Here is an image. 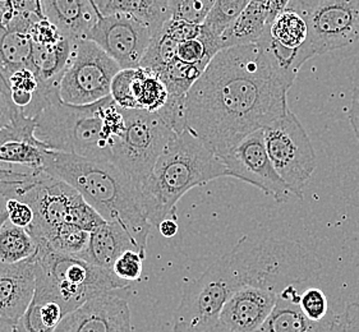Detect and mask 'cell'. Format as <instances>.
Masks as SVG:
<instances>
[{
    "label": "cell",
    "mask_w": 359,
    "mask_h": 332,
    "mask_svg": "<svg viewBox=\"0 0 359 332\" xmlns=\"http://www.w3.org/2000/svg\"><path fill=\"white\" fill-rule=\"evenodd\" d=\"M294 83L262 43L220 51L186 99V130L217 158L287 114Z\"/></svg>",
    "instance_id": "6da1fadb"
},
{
    "label": "cell",
    "mask_w": 359,
    "mask_h": 332,
    "mask_svg": "<svg viewBox=\"0 0 359 332\" xmlns=\"http://www.w3.org/2000/svg\"><path fill=\"white\" fill-rule=\"evenodd\" d=\"M320 268L316 256L297 242L243 235L229 253L186 286L172 332H208L217 325L224 305L245 285L281 293L313 279Z\"/></svg>",
    "instance_id": "7a4b0ae2"
},
{
    "label": "cell",
    "mask_w": 359,
    "mask_h": 332,
    "mask_svg": "<svg viewBox=\"0 0 359 332\" xmlns=\"http://www.w3.org/2000/svg\"><path fill=\"white\" fill-rule=\"evenodd\" d=\"M43 173L76 189L105 221L124 225L138 248L146 253L152 225L146 216L140 189L118 166L108 160L48 151Z\"/></svg>",
    "instance_id": "3957f363"
},
{
    "label": "cell",
    "mask_w": 359,
    "mask_h": 332,
    "mask_svg": "<svg viewBox=\"0 0 359 332\" xmlns=\"http://www.w3.org/2000/svg\"><path fill=\"white\" fill-rule=\"evenodd\" d=\"M34 120L35 137L49 151L88 159L108 160L124 130L123 109L111 96L86 106L65 104L55 96Z\"/></svg>",
    "instance_id": "277c9868"
},
{
    "label": "cell",
    "mask_w": 359,
    "mask_h": 332,
    "mask_svg": "<svg viewBox=\"0 0 359 332\" xmlns=\"http://www.w3.org/2000/svg\"><path fill=\"white\" fill-rule=\"evenodd\" d=\"M226 177L220 158L187 130L177 134L158 158L141 187V200L150 224L177 220V205L192 188Z\"/></svg>",
    "instance_id": "5b68a950"
},
{
    "label": "cell",
    "mask_w": 359,
    "mask_h": 332,
    "mask_svg": "<svg viewBox=\"0 0 359 332\" xmlns=\"http://www.w3.org/2000/svg\"><path fill=\"white\" fill-rule=\"evenodd\" d=\"M34 261L35 294L55 300L67 314L94 298L130 286L116 277L111 270L95 266L76 256L53 252L48 247L39 246Z\"/></svg>",
    "instance_id": "8992f818"
},
{
    "label": "cell",
    "mask_w": 359,
    "mask_h": 332,
    "mask_svg": "<svg viewBox=\"0 0 359 332\" xmlns=\"http://www.w3.org/2000/svg\"><path fill=\"white\" fill-rule=\"evenodd\" d=\"M124 130L109 151L108 161L128 175L141 192L158 158L177 133L156 113L126 110Z\"/></svg>",
    "instance_id": "52a82bcc"
},
{
    "label": "cell",
    "mask_w": 359,
    "mask_h": 332,
    "mask_svg": "<svg viewBox=\"0 0 359 332\" xmlns=\"http://www.w3.org/2000/svg\"><path fill=\"white\" fill-rule=\"evenodd\" d=\"M287 9L307 23L303 46L312 58L359 40V0H289Z\"/></svg>",
    "instance_id": "ba28073f"
},
{
    "label": "cell",
    "mask_w": 359,
    "mask_h": 332,
    "mask_svg": "<svg viewBox=\"0 0 359 332\" xmlns=\"http://www.w3.org/2000/svg\"><path fill=\"white\" fill-rule=\"evenodd\" d=\"M265 145L275 170L290 193L303 198V189L316 170V153L307 132L289 109L264 130Z\"/></svg>",
    "instance_id": "9c48e42d"
},
{
    "label": "cell",
    "mask_w": 359,
    "mask_h": 332,
    "mask_svg": "<svg viewBox=\"0 0 359 332\" xmlns=\"http://www.w3.org/2000/svg\"><path fill=\"white\" fill-rule=\"evenodd\" d=\"M121 67L96 43H74L72 57L59 87L62 102L86 106L111 96V83Z\"/></svg>",
    "instance_id": "30bf717a"
},
{
    "label": "cell",
    "mask_w": 359,
    "mask_h": 332,
    "mask_svg": "<svg viewBox=\"0 0 359 332\" xmlns=\"http://www.w3.org/2000/svg\"><path fill=\"white\" fill-rule=\"evenodd\" d=\"M79 197L71 186L41 172L27 184L15 188L9 198L31 206L35 217L27 230L37 243L60 225L69 224L71 211Z\"/></svg>",
    "instance_id": "8fae6325"
},
{
    "label": "cell",
    "mask_w": 359,
    "mask_h": 332,
    "mask_svg": "<svg viewBox=\"0 0 359 332\" xmlns=\"http://www.w3.org/2000/svg\"><path fill=\"white\" fill-rule=\"evenodd\" d=\"M226 177L237 178L271 195L278 203L287 202L292 195L275 170L266 150L264 130H256L222 158Z\"/></svg>",
    "instance_id": "7c38bea8"
},
{
    "label": "cell",
    "mask_w": 359,
    "mask_h": 332,
    "mask_svg": "<svg viewBox=\"0 0 359 332\" xmlns=\"http://www.w3.org/2000/svg\"><path fill=\"white\" fill-rule=\"evenodd\" d=\"M87 40L105 51L121 69L140 68L152 41V34L130 15H100Z\"/></svg>",
    "instance_id": "4fadbf2b"
},
{
    "label": "cell",
    "mask_w": 359,
    "mask_h": 332,
    "mask_svg": "<svg viewBox=\"0 0 359 332\" xmlns=\"http://www.w3.org/2000/svg\"><path fill=\"white\" fill-rule=\"evenodd\" d=\"M130 289L114 290L67 314L54 332H133Z\"/></svg>",
    "instance_id": "5bb4252c"
},
{
    "label": "cell",
    "mask_w": 359,
    "mask_h": 332,
    "mask_svg": "<svg viewBox=\"0 0 359 332\" xmlns=\"http://www.w3.org/2000/svg\"><path fill=\"white\" fill-rule=\"evenodd\" d=\"M279 294L261 285H245L224 305L217 324L233 332H256L273 312Z\"/></svg>",
    "instance_id": "9a60e30c"
},
{
    "label": "cell",
    "mask_w": 359,
    "mask_h": 332,
    "mask_svg": "<svg viewBox=\"0 0 359 332\" xmlns=\"http://www.w3.org/2000/svg\"><path fill=\"white\" fill-rule=\"evenodd\" d=\"M35 120L23 116L22 111L13 123L0 128V165L43 172L49 150L35 137Z\"/></svg>",
    "instance_id": "2e32d148"
},
{
    "label": "cell",
    "mask_w": 359,
    "mask_h": 332,
    "mask_svg": "<svg viewBox=\"0 0 359 332\" xmlns=\"http://www.w3.org/2000/svg\"><path fill=\"white\" fill-rule=\"evenodd\" d=\"M289 0H252L220 39L222 50L257 43L273 21L287 9Z\"/></svg>",
    "instance_id": "e0dca14e"
},
{
    "label": "cell",
    "mask_w": 359,
    "mask_h": 332,
    "mask_svg": "<svg viewBox=\"0 0 359 332\" xmlns=\"http://www.w3.org/2000/svg\"><path fill=\"white\" fill-rule=\"evenodd\" d=\"M36 285L35 261L0 262V318L18 322L32 300Z\"/></svg>",
    "instance_id": "ac0fdd59"
},
{
    "label": "cell",
    "mask_w": 359,
    "mask_h": 332,
    "mask_svg": "<svg viewBox=\"0 0 359 332\" xmlns=\"http://www.w3.org/2000/svg\"><path fill=\"white\" fill-rule=\"evenodd\" d=\"M41 8L45 18L73 43L87 40L100 18L94 0H41Z\"/></svg>",
    "instance_id": "d6986e66"
},
{
    "label": "cell",
    "mask_w": 359,
    "mask_h": 332,
    "mask_svg": "<svg viewBox=\"0 0 359 332\" xmlns=\"http://www.w3.org/2000/svg\"><path fill=\"white\" fill-rule=\"evenodd\" d=\"M299 300L301 294L295 285L285 288L265 324L256 332H329L335 314L331 313L323 322H312L304 316Z\"/></svg>",
    "instance_id": "ffe728a7"
},
{
    "label": "cell",
    "mask_w": 359,
    "mask_h": 332,
    "mask_svg": "<svg viewBox=\"0 0 359 332\" xmlns=\"http://www.w3.org/2000/svg\"><path fill=\"white\" fill-rule=\"evenodd\" d=\"M127 251H138V248L130 231L121 223H105L99 229L90 234L86 251L79 258L87 261L99 268L111 270L115 261ZM146 254V253H144Z\"/></svg>",
    "instance_id": "44dd1931"
},
{
    "label": "cell",
    "mask_w": 359,
    "mask_h": 332,
    "mask_svg": "<svg viewBox=\"0 0 359 332\" xmlns=\"http://www.w3.org/2000/svg\"><path fill=\"white\" fill-rule=\"evenodd\" d=\"M95 7L104 17L130 15L144 25L152 34L158 35L172 18L174 0H94Z\"/></svg>",
    "instance_id": "7402d4cb"
},
{
    "label": "cell",
    "mask_w": 359,
    "mask_h": 332,
    "mask_svg": "<svg viewBox=\"0 0 359 332\" xmlns=\"http://www.w3.org/2000/svg\"><path fill=\"white\" fill-rule=\"evenodd\" d=\"M34 43L29 32L17 29H0V69L6 80L21 69H32Z\"/></svg>",
    "instance_id": "603a6c76"
},
{
    "label": "cell",
    "mask_w": 359,
    "mask_h": 332,
    "mask_svg": "<svg viewBox=\"0 0 359 332\" xmlns=\"http://www.w3.org/2000/svg\"><path fill=\"white\" fill-rule=\"evenodd\" d=\"M67 312L60 304L34 293L29 308L17 325L15 332H54Z\"/></svg>",
    "instance_id": "cb8c5ba5"
},
{
    "label": "cell",
    "mask_w": 359,
    "mask_h": 332,
    "mask_svg": "<svg viewBox=\"0 0 359 332\" xmlns=\"http://www.w3.org/2000/svg\"><path fill=\"white\" fill-rule=\"evenodd\" d=\"M39 252V244L25 228L7 221L0 228V262L15 265L31 260Z\"/></svg>",
    "instance_id": "d4e9b609"
},
{
    "label": "cell",
    "mask_w": 359,
    "mask_h": 332,
    "mask_svg": "<svg viewBox=\"0 0 359 332\" xmlns=\"http://www.w3.org/2000/svg\"><path fill=\"white\" fill-rule=\"evenodd\" d=\"M270 36L287 49H299L309 37L307 23L298 13L285 9L271 25Z\"/></svg>",
    "instance_id": "484cf974"
},
{
    "label": "cell",
    "mask_w": 359,
    "mask_h": 332,
    "mask_svg": "<svg viewBox=\"0 0 359 332\" xmlns=\"http://www.w3.org/2000/svg\"><path fill=\"white\" fill-rule=\"evenodd\" d=\"M88 240L90 233L72 224H63L37 242V244L48 247L53 252L79 257L86 251Z\"/></svg>",
    "instance_id": "4316f807"
},
{
    "label": "cell",
    "mask_w": 359,
    "mask_h": 332,
    "mask_svg": "<svg viewBox=\"0 0 359 332\" xmlns=\"http://www.w3.org/2000/svg\"><path fill=\"white\" fill-rule=\"evenodd\" d=\"M205 68L200 65H191L183 63L178 58L174 59L158 76L164 82L169 96L187 99V95L194 83L200 80Z\"/></svg>",
    "instance_id": "83f0119b"
},
{
    "label": "cell",
    "mask_w": 359,
    "mask_h": 332,
    "mask_svg": "<svg viewBox=\"0 0 359 332\" xmlns=\"http://www.w3.org/2000/svg\"><path fill=\"white\" fill-rule=\"evenodd\" d=\"M169 92L158 74L140 67V78L137 83V109L158 113L168 102Z\"/></svg>",
    "instance_id": "f1b7e54d"
},
{
    "label": "cell",
    "mask_w": 359,
    "mask_h": 332,
    "mask_svg": "<svg viewBox=\"0 0 359 332\" xmlns=\"http://www.w3.org/2000/svg\"><path fill=\"white\" fill-rule=\"evenodd\" d=\"M248 0H215L202 29L210 36L220 40L224 32L229 29L241 13L248 6Z\"/></svg>",
    "instance_id": "f546056e"
},
{
    "label": "cell",
    "mask_w": 359,
    "mask_h": 332,
    "mask_svg": "<svg viewBox=\"0 0 359 332\" xmlns=\"http://www.w3.org/2000/svg\"><path fill=\"white\" fill-rule=\"evenodd\" d=\"M180 43L168 36L164 31L152 37L151 43L141 62V68L158 74L177 58Z\"/></svg>",
    "instance_id": "4dcf8cb0"
},
{
    "label": "cell",
    "mask_w": 359,
    "mask_h": 332,
    "mask_svg": "<svg viewBox=\"0 0 359 332\" xmlns=\"http://www.w3.org/2000/svg\"><path fill=\"white\" fill-rule=\"evenodd\" d=\"M140 78V68L123 69L115 76L111 83V99L118 106L126 110L137 109V83Z\"/></svg>",
    "instance_id": "1f68e13d"
},
{
    "label": "cell",
    "mask_w": 359,
    "mask_h": 332,
    "mask_svg": "<svg viewBox=\"0 0 359 332\" xmlns=\"http://www.w3.org/2000/svg\"><path fill=\"white\" fill-rule=\"evenodd\" d=\"M11 88V100L20 110L29 108L34 95L39 90V80L32 69H21L11 76L8 81Z\"/></svg>",
    "instance_id": "d6a6232c"
},
{
    "label": "cell",
    "mask_w": 359,
    "mask_h": 332,
    "mask_svg": "<svg viewBox=\"0 0 359 332\" xmlns=\"http://www.w3.org/2000/svg\"><path fill=\"white\" fill-rule=\"evenodd\" d=\"M214 4L215 0H174L172 20L202 26Z\"/></svg>",
    "instance_id": "836d02e7"
},
{
    "label": "cell",
    "mask_w": 359,
    "mask_h": 332,
    "mask_svg": "<svg viewBox=\"0 0 359 332\" xmlns=\"http://www.w3.org/2000/svg\"><path fill=\"white\" fill-rule=\"evenodd\" d=\"M299 305L304 316L312 322H323L332 312L329 308L327 296L320 288H309L301 294Z\"/></svg>",
    "instance_id": "e575fe53"
},
{
    "label": "cell",
    "mask_w": 359,
    "mask_h": 332,
    "mask_svg": "<svg viewBox=\"0 0 359 332\" xmlns=\"http://www.w3.org/2000/svg\"><path fill=\"white\" fill-rule=\"evenodd\" d=\"M146 254L138 251H127L115 261L111 271L123 282H138L144 272V261Z\"/></svg>",
    "instance_id": "d590c367"
},
{
    "label": "cell",
    "mask_w": 359,
    "mask_h": 332,
    "mask_svg": "<svg viewBox=\"0 0 359 332\" xmlns=\"http://www.w3.org/2000/svg\"><path fill=\"white\" fill-rule=\"evenodd\" d=\"M39 173L41 172L0 165V189L3 193H11L15 188L22 187L32 181Z\"/></svg>",
    "instance_id": "8d00e7d4"
},
{
    "label": "cell",
    "mask_w": 359,
    "mask_h": 332,
    "mask_svg": "<svg viewBox=\"0 0 359 332\" xmlns=\"http://www.w3.org/2000/svg\"><path fill=\"white\" fill-rule=\"evenodd\" d=\"M29 36L34 45L37 46H54L65 40L57 27L46 18H40L32 25L29 29Z\"/></svg>",
    "instance_id": "74e56055"
},
{
    "label": "cell",
    "mask_w": 359,
    "mask_h": 332,
    "mask_svg": "<svg viewBox=\"0 0 359 332\" xmlns=\"http://www.w3.org/2000/svg\"><path fill=\"white\" fill-rule=\"evenodd\" d=\"M6 211L8 212V221L15 226L29 229V225L34 223V211L29 205L21 200L7 198Z\"/></svg>",
    "instance_id": "f35d334b"
},
{
    "label": "cell",
    "mask_w": 359,
    "mask_h": 332,
    "mask_svg": "<svg viewBox=\"0 0 359 332\" xmlns=\"http://www.w3.org/2000/svg\"><path fill=\"white\" fill-rule=\"evenodd\" d=\"M329 332H359V303L348 304L341 314H335Z\"/></svg>",
    "instance_id": "ab89813d"
},
{
    "label": "cell",
    "mask_w": 359,
    "mask_h": 332,
    "mask_svg": "<svg viewBox=\"0 0 359 332\" xmlns=\"http://www.w3.org/2000/svg\"><path fill=\"white\" fill-rule=\"evenodd\" d=\"M166 35L172 37L177 43H184L189 40L198 39L201 35V26L191 25L184 21H177V20H170L165 25L163 29Z\"/></svg>",
    "instance_id": "60d3db41"
},
{
    "label": "cell",
    "mask_w": 359,
    "mask_h": 332,
    "mask_svg": "<svg viewBox=\"0 0 359 332\" xmlns=\"http://www.w3.org/2000/svg\"><path fill=\"white\" fill-rule=\"evenodd\" d=\"M21 116V110L15 106L12 100L0 92V128L8 127Z\"/></svg>",
    "instance_id": "b9f144b4"
},
{
    "label": "cell",
    "mask_w": 359,
    "mask_h": 332,
    "mask_svg": "<svg viewBox=\"0 0 359 332\" xmlns=\"http://www.w3.org/2000/svg\"><path fill=\"white\" fill-rule=\"evenodd\" d=\"M15 15V1L0 0V29H7Z\"/></svg>",
    "instance_id": "7bdbcfd3"
},
{
    "label": "cell",
    "mask_w": 359,
    "mask_h": 332,
    "mask_svg": "<svg viewBox=\"0 0 359 332\" xmlns=\"http://www.w3.org/2000/svg\"><path fill=\"white\" fill-rule=\"evenodd\" d=\"M349 120L354 130V134L359 141V87H355L353 92L352 102L349 109Z\"/></svg>",
    "instance_id": "ee69618b"
},
{
    "label": "cell",
    "mask_w": 359,
    "mask_h": 332,
    "mask_svg": "<svg viewBox=\"0 0 359 332\" xmlns=\"http://www.w3.org/2000/svg\"><path fill=\"white\" fill-rule=\"evenodd\" d=\"M178 229H180V226H178L177 220H172V219H166L161 224L158 225V231L165 238H172L178 233Z\"/></svg>",
    "instance_id": "f6af8a7d"
},
{
    "label": "cell",
    "mask_w": 359,
    "mask_h": 332,
    "mask_svg": "<svg viewBox=\"0 0 359 332\" xmlns=\"http://www.w3.org/2000/svg\"><path fill=\"white\" fill-rule=\"evenodd\" d=\"M15 321L0 318V332H15Z\"/></svg>",
    "instance_id": "bcb514c9"
},
{
    "label": "cell",
    "mask_w": 359,
    "mask_h": 332,
    "mask_svg": "<svg viewBox=\"0 0 359 332\" xmlns=\"http://www.w3.org/2000/svg\"><path fill=\"white\" fill-rule=\"evenodd\" d=\"M0 92L6 95L7 97L11 99V88H9V85H8V81L6 80V77L1 73V69H0Z\"/></svg>",
    "instance_id": "7dc6e473"
},
{
    "label": "cell",
    "mask_w": 359,
    "mask_h": 332,
    "mask_svg": "<svg viewBox=\"0 0 359 332\" xmlns=\"http://www.w3.org/2000/svg\"><path fill=\"white\" fill-rule=\"evenodd\" d=\"M8 221V212L6 211V209H1L0 211V228L3 226V225L6 224Z\"/></svg>",
    "instance_id": "c3c4849f"
},
{
    "label": "cell",
    "mask_w": 359,
    "mask_h": 332,
    "mask_svg": "<svg viewBox=\"0 0 359 332\" xmlns=\"http://www.w3.org/2000/svg\"><path fill=\"white\" fill-rule=\"evenodd\" d=\"M208 332H233L228 330L226 327H224V326L220 325V324H217V325L212 328V330H210Z\"/></svg>",
    "instance_id": "681fc988"
}]
</instances>
